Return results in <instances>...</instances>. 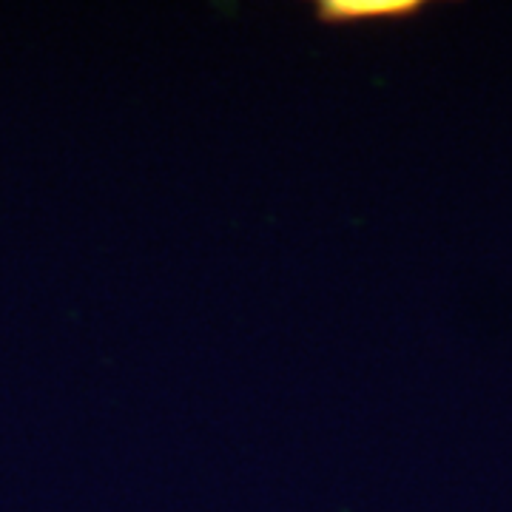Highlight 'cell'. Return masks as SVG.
I'll use <instances>...</instances> for the list:
<instances>
[{"label": "cell", "mask_w": 512, "mask_h": 512, "mask_svg": "<svg viewBox=\"0 0 512 512\" xmlns=\"http://www.w3.org/2000/svg\"><path fill=\"white\" fill-rule=\"evenodd\" d=\"M416 6V0H328L322 3V15L330 20H370L404 15Z\"/></svg>", "instance_id": "1"}]
</instances>
